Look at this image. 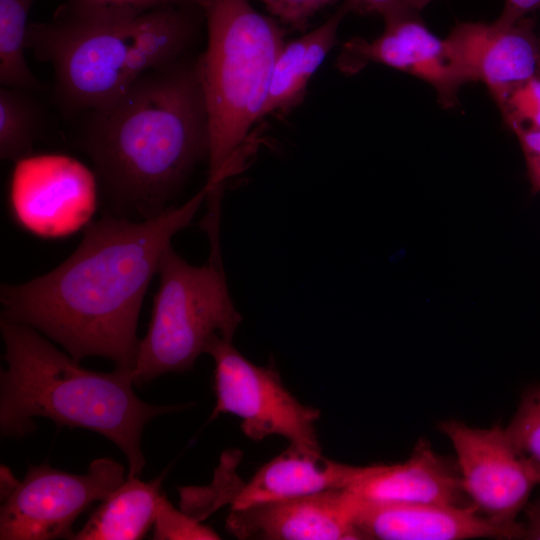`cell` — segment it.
I'll return each mask as SVG.
<instances>
[{
	"mask_svg": "<svg viewBox=\"0 0 540 540\" xmlns=\"http://www.w3.org/2000/svg\"><path fill=\"white\" fill-rule=\"evenodd\" d=\"M212 190L206 183L181 206L139 222L105 216L90 223L58 267L1 286V319L31 326L78 362L100 356L133 371L145 293L172 237L190 224Z\"/></svg>",
	"mask_w": 540,
	"mask_h": 540,
	"instance_id": "cell-1",
	"label": "cell"
},
{
	"mask_svg": "<svg viewBox=\"0 0 540 540\" xmlns=\"http://www.w3.org/2000/svg\"><path fill=\"white\" fill-rule=\"evenodd\" d=\"M79 146L106 196L142 219L162 213L209 156L196 60L150 70L111 102L81 115Z\"/></svg>",
	"mask_w": 540,
	"mask_h": 540,
	"instance_id": "cell-2",
	"label": "cell"
},
{
	"mask_svg": "<svg viewBox=\"0 0 540 540\" xmlns=\"http://www.w3.org/2000/svg\"><path fill=\"white\" fill-rule=\"evenodd\" d=\"M203 20L198 6L138 11L64 2L50 21L29 24L25 43L52 66L59 109L79 116L111 102L146 72L182 59Z\"/></svg>",
	"mask_w": 540,
	"mask_h": 540,
	"instance_id": "cell-3",
	"label": "cell"
},
{
	"mask_svg": "<svg viewBox=\"0 0 540 540\" xmlns=\"http://www.w3.org/2000/svg\"><path fill=\"white\" fill-rule=\"evenodd\" d=\"M0 329L7 364L0 373L1 436L19 438L33 432L34 417L88 429L121 449L128 460V478L139 477L145 466L144 427L176 407L139 399L131 370L92 371L31 326L1 319Z\"/></svg>",
	"mask_w": 540,
	"mask_h": 540,
	"instance_id": "cell-4",
	"label": "cell"
},
{
	"mask_svg": "<svg viewBox=\"0 0 540 540\" xmlns=\"http://www.w3.org/2000/svg\"><path fill=\"white\" fill-rule=\"evenodd\" d=\"M207 46L196 59L209 122L208 181L222 188L237 172L245 142L261 121L284 30L248 0H209Z\"/></svg>",
	"mask_w": 540,
	"mask_h": 540,
	"instance_id": "cell-5",
	"label": "cell"
},
{
	"mask_svg": "<svg viewBox=\"0 0 540 540\" xmlns=\"http://www.w3.org/2000/svg\"><path fill=\"white\" fill-rule=\"evenodd\" d=\"M158 273L151 321L132 371L134 385L191 369L214 342L232 341L242 321L229 294L218 240H212L210 261L203 266L190 265L169 245Z\"/></svg>",
	"mask_w": 540,
	"mask_h": 540,
	"instance_id": "cell-6",
	"label": "cell"
},
{
	"mask_svg": "<svg viewBox=\"0 0 540 540\" xmlns=\"http://www.w3.org/2000/svg\"><path fill=\"white\" fill-rule=\"evenodd\" d=\"M207 354L215 364L216 406L211 419L233 414L241 419V429L251 440L280 435L291 446L321 452L315 427L320 411L301 404L274 368L252 363L232 341L217 340Z\"/></svg>",
	"mask_w": 540,
	"mask_h": 540,
	"instance_id": "cell-7",
	"label": "cell"
},
{
	"mask_svg": "<svg viewBox=\"0 0 540 540\" xmlns=\"http://www.w3.org/2000/svg\"><path fill=\"white\" fill-rule=\"evenodd\" d=\"M439 429L453 445L469 503L514 539H523L517 516L540 485V465L520 452L499 424L475 428L450 419L439 423Z\"/></svg>",
	"mask_w": 540,
	"mask_h": 540,
	"instance_id": "cell-8",
	"label": "cell"
},
{
	"mask_svg": "<svg viewBox=\"0 0 540 540\" xmlns=\"http://www.w3.org/2000/svg\"><path fill=\"white\" fill-rule=\"evenodd\" d=\"M126 478L123 465L107 457L94 460L86 474L30 465L1 505L0 539H73L77 517L92 503L107 498Z\"/></svg>",
	"mask_w": 540,
	"mask_h": 540,
	"instance_id": "cell-9",
	"label": "cell"
},
{
	"mask_svg": "<svg viewBox=\"0 0 540 540\" xmlns=\"http://www.w3.org/2000/svg\"><path fill=\"white\" fill-rule=\"evenodd\" d=\"M8 202L13 220L43 239H61L86 228L97 208V176L78 159L30 154L14 162Z\"/></svg>",
	"mask_w": 540,
	"mask_h": 540,
	"instance_id": "cell-10",
	"label": "cell"
},
{
	"mask_svg": "<svg viewBox=\"0 0 540 540\" xmlns=\"http://www.w3.org/2000/svg\"><path fill=\"white\" fill-rule=\"evenodd\" d=\"M384 24V31L373 40L354 37L345 42L337 57V68L353 75L370 63L383 64L427 82L444 107H454L458 90L465 82L445 38L431 32L419 13Z\"/></svg>",
	"mask_w": 540,
	"mask_h": 540,
	"instance_id": "cell-11",
	"label": "cell"
},
{
	"mask_svg": "<svg viewBox=\"0 0 540 540\" xmlns=\"http://www.w3.org/2000/svg\"><path fill=\"white\" fill-rule=\"evenodd\" d=\"M535 22L524 17L511 24L458 23L445 38L465 84L481 82L494 101L538 74Z\"/></svg>",
	"mask_w": 540,
	"mask_h": 540,
	"instance_id": "cell-12",
	"label": "cell"
},
{
	"mask_svg": "<svg viewBox=\"0 0 540 540\" xmlns=\"http://www.w3.org/2000/svg\"><path fill=\"white\" fill-rule=\"evenodd\" d=\"M353 500L344 489L231 509L226 529L238 539L358 540Z\"/></svg>",
	"mask_w": 540,
	"mask_h": 540,
	"instance_id": "cell-13",
	"label": "cell"
},
{
	"mask_svg": "<svg viewBox=\"0 0 540 540\" xmlns=\"http://www.w3.org/2000/svg\"><path fill=\"white\" fill-rule=\"evenodd\" d=\"M351 498L353 521L362 539H514L508 529L482 516L472 504L372 503Z\"/></svg>",
	"mask_w": 540,
	"mask_h": 540,
	"instance_id": "cell-14",
	"label": "cell"
},
{
	"mask_svg": "<svg viewBox=\"0 0 540 540\" xmlns=\"http://www.w3.org/2000/svg\"><path fill=\"white\" fill-rule=\"evenodd\" d=\"M344 490L372 503L470 504L456 463L437 454L427 439L418 440L403 463L363 466L359 477Z\"/></svg>",
	"mask_w": 540,
	"mask_h": 540,
	"instance_id": "cell-15",
	"label": "cell"
},
{
	"mask_svg": "<svg viewBox=\"0 0 540 540\" xmlns=\"http://www.w3.org/2000/svg\"><path fill=\"white\" fill-rule=\"evenodd\" d=\"M363 466L340 463L321 452L291 446L263 465L246 483L232 488L231 509L304 497L333 489L347 488Z\"/></svg>",
	"mask_w": 540,
	"mask_h": 540,
	"instance_id": "cell-16",
	"label": "cell"
},
{
	"mask_svg": "<svg viewBox=\"0 0 540 540\" xmlns=\"http://www.w3.org/2000/svg\"><path fill=\"white\" fill-rule=\"evenodd\" d=\"M349 12L343 3L320 26L285 42L273 69L261 120L270 114H286L302 102L310 80L337 43L339 25Z\"/></svg>",
	"mask_w": 540,
	"mask_h": 540,
	"instance_id": "cell-17",
	"label": "cell"
},
{
	"mask_svg": "<svg viewBox=\"0 0 540 540\" xmlns=\"http://www.w3.org/2000/svg\"><path fill=\"white\" fill-rule=\"evenodd\" d=\"M161 478L144 482L139 477H127L93 511L76 540H136L141 539L155 522L162 497Z\"/></svg>",
	"mask_w": 540,
	"mask_h": 540,
	"instance_id": "cell-18",
	"label": "cell"
},
{
	"mask_svg": "<svg viewBox=\"0 0 540 540\" xmlns=\"http://www.w3.org/2000/svg\"><path fill=\"white\" fill-rule=\"evenodd\" d=\"M32 91L0 86V158L16 162L32 154L44 128V112Z\"/></svg>",
	"mask_w": 540,
	"mask_h": 540,
	"instance_id": "cell-19",
	"label": "cell"
},
{
	"mask_svg": "<svg viewBox=\"0 0 540 540\" xmlns=\"http://www.w3.org/2000/svg\"><path fill=\"white\" fill-rule=\"evenodd\" d=\"M35 0H0V84L37 92L43 84L27 65L28 16Z\"/></svg>",
	"mask_w": 540,
	"mask_h": 540,
	"instance_id": "cell-20",
	"label": "cell"
},
{
	"mask_svg": "<svg viewBox=\"0 0 540 540\" xmlns=\"http://www.w3.org/2000/svg\"><path fill=\"white\" fill-rule=\"evenodd\" d=\"M495 103L513 132L518 129L540 130V75L512 87Z\"/></svg>",
	"mask_w": 540,
	"mask_h": 540,
	"instance_id": "cell-21",
	"label": "cell"
},
{
	"mask_svg": "<svg viewBox=\"0 0 540 540\" xmlns=\"http://www.w3.org/2000/svg\"><path fill=\"white\" fill-rule=\"evenodd\" d=\"M505 432L520 452L540 465V385L524 393Z\"/></svg>",
	"mask_w": 540,
	"mask_h": 540,
	"instance_id": "cell-22",
	"label": "cell"
},
{
	"mask_svg": "<svg viewBox=\"0 0 540 540\" xmlns=\"http://www.w3.org/2000/svg\"><path fill=\"white\" fill-rule=\"evenodd\" d=\"M154 539H219L218 534L186 512L175 509L162 495L154 522Z\"/></svg>",
	"mask_w": 540,
	"mask_h": 540,
	"instance_id": "cell-23",
	"label": "cell"
},
{
	"mask_svg": "<svg viewBox=\"0 0 540 540\" xmlns=\"http://www.w3.org/2000/svg\"><path fill=\"white\" fill-rule=\"evenodd\" d=\"M268 12L294 30L304 31L311 18L335 0H260Z\"/></svg>",
	"mask_w": 540,
	"mask_h": 540,
	"instance_id": "cell-24",
	"label": "cell"
},
{
	"mask_svg": "<svg viewBox=\"0 0 540 540\" xmlns=\"http://www.w3.org/2000/svg\"><path fill=\"white\" fill-rule=\"evenodd\" d=\"M344 3L350 12L380 15L384 23L413 13H419L412 9L405 0H345Z\"/></svg>",
	"mask_w": 540,
	"mask_h": 540,
	"instance_id": "cell-25",
	"label": "cell"
},
{
	"mask_svg": "<svg viewBox=\"0 0 540 540\" xmlns=\"http://www.w3.org/2000/svg\"><path fill=\"white\" fill-rule=\"evenodd\" d=\"M65 2L88 7L127 8L148 11L162 6H198L204 9L209 0H65Z\"/></svg>",
	"mask_w": 540,
	"mask_h": 540,
	"instance_id": "cell-26",
	"label": "cell"
},
{
	"mask_svg": "<svg viewBox=\"0 0 540 540\" xmlns=\"http://www.w3.org/2000/svg\"><path fill=\"white\" fill-rule=\"evenodd\" d=\"M524 153L528 175L535 191H540V130L518 129L513 132Z\"/></svg>",
	"mask_w": 540,
	"mask_h": 540,
	"instance_id": "cell-27",
	"label": "cell"
},
{
	"mask_svg": "<svg viewBox=\"0 0 540 540\" xmlns=\"http://www.w3.org/2000/svg\"><path fill=\"white\" fill-rule=\"evenodd\" d=\"M537 9H540V0H504L502 12L496 21L511 24Z\"/></svg>",
	"mask_w": 540,
	"mask_h": 540,
	"instance_id": "cell-28",
	"label": "cell"
},
{
	"mask_svg": "<svg viewBox=\"0 0 540 540\" xmlns=\"http://www.w3.org/2000/svg\"><path fill=\"white\" fill-rule=\"evenodd\" d=\"M524 511L526 521L523 522V539L540 540V495L533 503L527 504Z\"/></svg>",
	"mask_w": 540,
	"mask_h": 540,
	"instance_id": "cell-29",
	"label": "cell"
},
{
	"mask_svg": "<svg viewBox=\"0 0 540 540\" xmlns=\"http://www.w3.org/2000/svg\"><path fill=\"white\" fill-rule=\"evenodd\" d=\"M406 3L415 11L420 12L434 0H405Z\"/></svg>",
	"mask_w": 540,
	"mask_h": 540,
	"instance_id": "cell-30",
	"label": "cell"
},
{
	"mask_svg": "<svg viewBox=\"0 0 540 540\" xmlns=\"http://www.w3.org/2000/svg\"><path fill=\"white\" fill-rule=\"evenodd\" d=\"M538 74L540 75V34L538 35Z\"/></svg>",
	"mask_w": 540,
	"mask_h": 540,
	"instance_id": "cell-31",
	"label": "cell"
}]
</instances>
